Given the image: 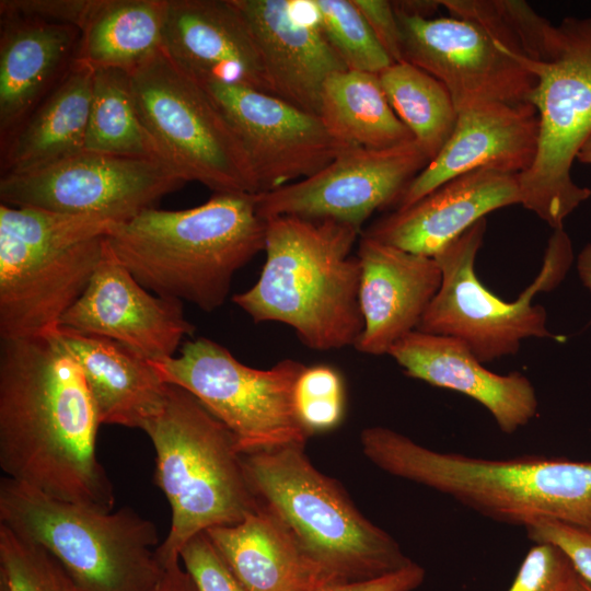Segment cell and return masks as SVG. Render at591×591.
I'll return each mask as SVG.
<instances>
[{"mask_svg": "<svg viewBox=\"0 0 591 591\" xmlns=\"http://www.w3.org/2000/svg\"><path fill=\"white\" fill-rule=\"evenodd\" d=\"M101 426L78 363L49 334L0 339V467L45 495L109 512Z\"/></svg>", "mask_w": 591, "mask_h": 591, "instance_id": "6da1fadb", "label": "cell"}, {"mask_svg": "<svg viewBox=\"0 0 591 591\" xmlns=\"http://www.w3.org/2000/svg\"><path fill=\"white\" fill-rule=\"evenodd\" d=\"M360 440L364 455L382 471L491 520L524 529L557 521L591 532V461L440 452L379 426L363 429Z\"/></svg>", "mask_w": 591, "mask_h": 591, "instance_id": "7a4b0ae2", "label": "cell"}, {"mask_svg": "<svg viewBox=\"0 0 591 591\" xmlns=\"http://www.w3.org/2000/svg\"><path fill=\"white\" fill-rule=\"evenodd\" d=\"M255 195L215 193L184 210L150 207L114 222L106 239L147 290L212 312L225 302L235 273L265 248Z\"/></svg>", "mask_w": 591, "mask_h": 591, "instance_id": "3957f363", "label": "cell"}, {"mask_svg": "<svg viewBox=\"0 0 591 591\" xmlns=\"http://www.w3.org/2000/svg\"><path fill=\"white\" fill-rule=\"evenodd\" d=\"M265 221L262 273L250 289L232 297L234 304L255 323L288 325L311 349L355 347L363 318L360 263L351 250L361 232L297 216Z\"/></svg>", "mask_w": 591, "mask_h": 591, "instance_id": "277c9868", "label": "cell"}, {"mask_svg": "<svg viewBox=\"0 0 591 591\" xmlns=\"http://www.w3.org/2000/svg\"><path fill=\"white\" fill-rule=\"evenodd\" d=\"M142 431L155 451L153 482L171 509L169 533L157 547L162 566L179 559L195 535L236 524L258 508L236 439L188 391L167 384L162 409Z\"/></svg>", "mask_w": 591, "mask_h": 591, "instance_id": "5b68a950", "label": "cell"}, {"mask_svg": "<svg viewBox=\"0 0 591 591\" xmlns=\"http://www.w3.org/2000/svg\"><path fill=\"white\" fill-rule=\"evenodd\" d=\"M304 448L242 453V460L257 500L280 519L305 555L333 582L374 579L410 564L340 484L311 463Z\"/></svg>", "mask_w": 591, "mask_h": 591, "instance_id": "8992f818", "label": "cell"}, {"mask_svg": "<svg viewBox=\"0 0 591 591\" xmlns=\"http://www.w3.org/2000/svg\"><path fill=\"white\" fill-rule=\"evenodd\" d=\"M113 223L0 205V339L58 328L90 282Z\"/></svg>", "mask_w": 591, "mask_h": 591, "instance_id": "52a82bcc", "label": "cell"}, {"mask_svg": "<svg viewBox=\"0 0 591 591\" xmlns=\"http://www.w3.org/2000/svg\"><path fill=\"white\" fill-rule=\"evenodd\" d=\"M0 524L47 551L85 591H151L163 571L155 524L129 507L101 511L4 476Z\"/></svg>", "mask_w": 591, "mask_h": 591, "instance_id": "ba28073f", "label": "cell"}, {"mask_svg": "<svg viewBox=\"0 0 591 591\" xmlns=\"http://www.w3.org/2000/svg\"><path fill=\"white\" fill-rule=\"evenodd\" d=\"M557 26V49L548 60H531L502 45L536 78L530 103L538 115V143L532 165L519 175L521 205L554 230L591 197L571 176L591 135V18H565Z\"/></svg>", "mask_w": 591, "mask_h": 591, "instance_id": "9c48e42d", "label": "cell"}, {"mask_svg": "<svg viewBox=\"0 0 591 591\" xmlns=\"http://www.w3.org/2000/svg\"><path fill=\"white\" fill-rule=\"evenodd\" d=\"M486 227L484 218L434 256L441 286L416 329L459 339L482 363L515 355L526 338L558 339L546 326L545 309L532 300L536 292L556 287L573 258L569 235L564 228L555 229L534 282L515 301H503L475 271Z\"/></svg>", "mask_w": 591, "mask_h": 591, "instance_id": "30bf717a", "label": "cell"}, {"mask_svg": "<svg viewBox=\"0 0 591 591\" xmlns=\"http://www.w3.org/2000/svg\"><path fill=\"white\" fill-rule=\"evenodd\" d=\"M138 114L162 159L215 193L258 194L251 162L205 86L162 46L127 71Z\"/></svg>", "mask_w": 591, "mask_h": 591, "instance_id": "8fae6325", "label": "cell"}, {"mask_svg": "<svg viewBox=\"0 0 591 591\" xmlns=\"http://www.w3.org/2000/svg\"><path fill=\"white\" fill-rule=\"evenodd\" d=\"M151 363L163 382L188 391L216 416L241 453L305 445L312 436L294 399L302 362L283 359L269 369H255L224 346L198 337L184 343L179 356Z\"/></svg>", "mask_w": 591, "mask_h": 591, "instance_id": "7c38bea8", "label": "cell"}, {"mask_svg": "<svg viewBox=\"0 0 591 591\" xmlns=\"http://www.w3.org/2000/svg\"><path fill=\"white\" fill-rule=\"evenodd\" d=\"M184 183L162 160L84 149L34 170L1 175L0 200L123 222Z\"/></svg>", "mask_w": 591, "mask_h": 591, "instance_id": "4fadbf2b", "label": "cell"}, {"mask_svg": "<svg viewBox=\"0 0 591 591\" xmlns=\"http://www.w3.org/2000/svg\"><path fill=\"white\" fill-rule=\"evenodd\" d=\"M430 162L416 140L385 149L350 147L317 173L255 195L258 215L334 220L362 233L376 210L394 208Z\"/></svg>", "mask_w": 591, "mask_h": 591, "instance_id": "5bb4252c", "label": "cell"}, {"mask_svg": "<svg viewBox=\"0 0 591 591\" xmlns=\"http://www.w3.org/2000/svg\"><path fill=\"white\" fill-rule=\"evenodd\" d=\"M394 10L403 61L439 80L457 113L491 102L530 103L535 76L510 57L483 26L451 15L427 18Z\"/></svg>", "mask_w": 591, "mask_h": 591, "instance_id": "9a60e30c", "label": "cell"}, {"mask_svg": "<svg viewBox=\"0 0 591 591\" xmlns=\"http://www.w3.org/2000/svg\"><path fill=\"white\" fill-rule=\"evenodd\" d=\"M200 83L240 140L259 193L306 178L350 148L317 115L275 95L220 80Z\"/></svg>", "mask_w": 591, "mask_h": 591, "instance_id": "2e32d148", "label": "cell"}, {"mask_svg": "<svg viewBox=\"0 0 591 591\" xmlns=\"http://www.w3.org/2000/svg\"><path fill=\"white\" fill-rule=\"evenodd\" d=\"M58 327L112 339L151 362L174 357L182 339L195 333L182 301L150 293L107 239L90 282Z\"/></svg>", "mask_w": 591, "mask_h": 591, "instance_id": "e0dca14e", "label": "cell"}, {"mask_svg": "<svg viewBox=\"0 0 591 591\" xmlns=\"http://www.w3.org/2000/svg\"><path fill=\"white\" fill-rule=\"evenodd\" d=\"M260 56L268 93L318 116L324 82L346 66L324 36L312 0H232Z\"/></svg>", "mask_w": 591, "mask_h": 591, "instance_id": "ac0fdd59", "label": "cell"}, {"mask_svg": "<svg viewBox=\"0 0 591 591\" xmlns=\"http://www.w3.org/2000/svg\"><path fill=\"white\" fill-rule=\"evenodd\" d=\"M533 104L484 103L457 113L448 141L403 192L395 209L406 208L448 181L476 170L521 174L532 165L538 143Z\"/></svg>", "mask_w": 591, "mask_h": 591, "instance_id": "d6986e66", "label": "cell"}, {"mask_svg": "<svg viewBox=\"0 0 591 591\" xmlns=\"http://www.w3.org/2000/svg\"><path fill=\"white\" fill-rule=\"evenodd\" d=\"M520 174L476 170L440 185L413 205L374 221L361 235L434 257L497 209L522 202Z\"/></svg>", "mask_w": 591, "mask_h": 591, "instance_id": "ffe728a7", "label": "cell"}, {"mask_svg": "<svg viewBox=\"0 0 591 591\" xmlns=\"http://www.w3.org/2000/svg\"><path fill=\"white\" fill-rule=\"evenodd\" d=\"M357 257L363 329L355 348L370 356L387 355L393 345L417 329L441 286L442 273L434 257L363 235Z\"/></svg>", "mask_w": 591, "mask_h": 591, "instance_id": "44dd1931", "label": "cell"}, {"mask_svg": "<svg viewBox=\"0 0 591 591\" xmlns=\"http://www.w3.org/2000/svg\"><path fill=\"white\" fill-rule=\"evenodd\" d=\"M163 47L199 82L220 80L268 93L259 53L232 0H167Z\"/></svg>", "mask_w": 591, "mask_h": 591, "instance_id": "7402d4cb", "label": "cell"}, {"mask_svg": "<svg viewBox=\"0 0 591 591\" xmlns=\"http://www.w3.org/2000/svg\"><path fill=\"white\" fill-rule=\"evenodd\" d=\"M405 373L433 386L464 394L483 405L508 434L537 413V396L521 372L498 374L484 367L459 339L414 331L390 349Z\"/></svg>", "mask_w": 591, "mask_h": 591, "instance_id": "603a6c76", "label": "cell"}, {"mask_svg": "<svg viewBox=\"0 0 591 591\" xmlns=\"http://www.w3.org/2000/svg\"><path fill=\"white\" fill-rule=\"evenodd\" d=\"M0 143L72 66L80 30L0 10Z\"/></svg>", "mask_w": 591, "mask_h": 591, "instance_id": "cb8c5ba5", "label": "cell"}, {"mask_svg": "<svg viewBox=\"0 0 591 591\" xmlns=\"http://www.w3.org/2000/svg\"><path fill=\"white\" fill-rule=\"evenodd\" d=\"M50 335L80 367L101 425L142 430L160 413L167 383L149 360L108 338L61 327Z\"/></svg>", "mask_w": 591, "mask_h": 591, "instance_id": "d4e9b609", "label": "cell"}, {"mask_svg": "<svg viewBox=\"0 0 591 591\" xmlns=\"http://www.w3.org/2000/svg\"><path fill=\"white\" fill-rule=\"evenodd\" d=\"M206 534L247 591H311L334 583L266 506Z\"/></svg>", "mask_w": 591, "mask_h": 591, "instance_id": "484cf974", "label": "cell"}, {"mask_svg": "<svg viewBox=\"0 0 591 591\" xmlns=\"http://www.w3.org/2000/svg\"><path fill=\"white\" fill-rule=\"evenodd\" d=\"M94 73L88 65L73 61L1 144V175L34 170L84 150Z\"/></svg>", "mask_w": 591, "mask_h": 591, "instance_id": "4316f807", "label": "cell"}, {"mask_svg": "<svg viewBox=\"0 0 591 591\" xmlns=\"http://www.w3.org/2000/svg\"><path fill=\"white\" fill-rule=\"evenodd\" d=\"M167 0H94L74 61L129 71L163 46Z\"/></svg>", "mask_w": 591, "mask_h": 591, "instance_id": "83f0119b", "label": "cell"}, {"mask_svg": "<svg viewBox=\"0 0 591 591\" xmlns=\"http://www.w3.org/2000/svg\"><path fill=\"white\" fill-rule=\"evenodd\" d=\"M318 117L347 147L385 149L415 140L389 103L378 73L346 69L329 76Z\"/></svg>", "mask_w": 591, "mask_h": 591, "instance_id": "f1b7e54d", "label": "cell"}, {"mask_svg": "<svg viewBox=\"0 0 591 591\" xmlns=\"http://www.w3.org/2000/svg\"><path fill=\"white\" fill-rule=\"evenodd\" d=\"M378 74L393 111L431 161L457 119L450 92L434 77L407 61L393 62Z\"/></svg>", "mask_w": 591, "mask_h": 591, "instance_id": "f546056e", "label": "cell"}, {"mask_svg": "<svg viewBox=\"0 0 591 591\" xmlns=\"http://www.w3.org/2000/svg\"><path fill=\"white\" fill-rule=\"evenodd\" d=\"M84 149L164 161L138 114L127 71L95 70Z\"/></svg>", "mask_w": 591, "mask_h": 591, "instance_id": "4dcf8cb0", "label": "cell"}, {"mask_svg": "<svg viewBox=\"0 0 591 591\" xmlns=\"http://www.w3.org/2000/svg\"><path fill=\"white\" fill-rule=\"evenodd\" d=\"M449 15L473 21L514 54L535 61L551 59L558 26L522 0H440Z\"/></svg>", "mask_w": 591, "mask_h": 591, "instance_id": "1f68e13d", "label": "cell"}, {"mask_svg": "<svg viewBox=\"0 0 591 591\" xmlns=\"http://www.w3.org/2000/svg\"><path fill=\"white\" fill-rule=\"evenodd\" d=\"M320 27L349 70L380 73L393 63L354 0H312Z\"/></svg>", "mask_w": 591, "mask_h": 591, "instance_id": "d6a6232c", "label": "cell"}, {"mask_svg": "<svg viewBox=\"0 0 591 591\" xmlns=\"http://www.w3.org/2000/svg\"><path fill=\"white\" fill-rule=\"evenodd\" d=\"M1 591H85L43 547L0 524Z\"/></svg>", "mask_w": 591, "mask_h": 591, "instance_id": "836d02e7", "label": "cell"}, {"mask_svg": "<svg viewBox=\"0 0 591 591\" xmlns=\"http://www.w3.org/2000/svg\"><path fill=\"white\" fill-rule=\"evenodd\" d=\"M294 399L299 417L312 434L335 428L345 409L340 374L326 364L305 366L296 384Z\"/></svg>", "mask_w": 591, "mask_h": 591, "instance_id": "e575fe53", "label": "cell"}, {"mask_svg": "<svg viewBox=\"0 0 591 591\" xmlns=\"http://www.w3.org/2000/svg\"><path fill=\"white\" fill-rule=\"evenodd\" d=\"M579 579L567 555L551 543H535L507 591H575Z\"/></svg>", "mask_w": 591, "mask_h": 591, "instance_id": "d590c367", "label": "cell"}, {"mask_svg": "<svg viewBox=\"0 0 591 591\" xmlns=\"http://www.w3.org/2000/svg\"><path fill=\"white\" fill-rule=\"evenodd\" d=\"M179 559L198 591H247L206 532L195 535L183 546Z\"/></svg>", "mask_w": 591, "mask_h": 591, "instance_id": "8d00e7d4", "label": "cell"}, {"mask_svg": "<svg viewBox=\"0 0 591 591\" xmlns=\"http://www.w3.org/2000/svg\"><path fill=\"white\" fill-rule=\"evenodd\" d=\"M525 531L534 543H551L559 547L577 573L591 584V532L557 521H542Z\"/></svg>", "mask_w": 591, "mask_h": 591, "instance_id": "74e56055", "label": "cell"}, {"mask_svg": "<svg viewBox=\"0 0 591 591\" xmlns=\"http://www.w3.org/2000/svg\"><path fill=\"white\" fill-rule=\"evenodd\" d=\"M94 0H1L0 10L81 28Z\"/></svg>", "mask_w": 591, "mask_h": 591, "instance_id": "f35d334b", "label": "cell"}, {"mask_svg": "<svg viewBox=\"0 0 591 591\" xmlns=\"http://www.w3.org/2000/svg\"><path fill=\"white\" fill-rule=\"evenodd\" d=\"M376 39L393 62L403 61L402 36L392 1L354 0Z\"/></svg>", "mask_w": 591, "mask_h": 591, "instance_id": "ab89813d", "label": "cell"}, {"mask_svg": "<svg viewBox=\"0 0 591 591\" xmlns=\"http://www.w3.org/2000/svg\"><path fill=\"white\" fill-rule=\"evenodd\" d=\"M425 580V569L412 561L407 566L379 578L334 582L311 591H414Z\"/></svg>", "mask_w": 591, "mask_h": 591, "instance_id": "60d3db41", "label": "cell"}, {"mask_svg": "<svg viewBox=\"0 0 591 591\" xmlns=\"http://www.w3.org/2000/svg\"><path fill=\"white\" fill-rule=\"evenodd\" d=\"M162 575L151 591H198L181 559L162 566Z\"/></svg>", "mask_w": 591, "mask_h": 591, "instance_id": "b9f144b4", "label": "cell"}, {"mask_svg": "<svg viewBox=\"0 0 591 591\" xmlns=\"http://www.w3.org/2000/svg\"><path fill=\"white\" fill-rule=\"evenodd\" d=\"M577 271L583 286L591 291V243H588L579 253Z\"/></svg>", "mask_w": 591, "mask_h": 591, "instance_id": "7bdbcfd3", "label": "cell"}, {"mask_svg": "<svg viewBox=\"0 0 591 591\" xmlns=\"http://www.w3.org/2000/svg\"><path fill=\"white\" fill-rule=\"evenodd\" d=\"M576 160L584 164H591V135L580 148Z\"/></svg>", "mask_w": 591, "mask_h": 591, "instance_id": "ee69618b", "label": "cell"}, {"mask_svg": "<svg viewBox=\"0 0 591 591\" xmlns=\"http://www.w3.org/2000/svg\"><path fill=\"white\" fill-rule=\"evenodd\" d=\"M575 591H591V584H589L579 576Z\"/></svg>", "mask_w": 591, "mask_h": 591, "instance_id": "f6af8a7d", "label": "cell"}]
</instances>
